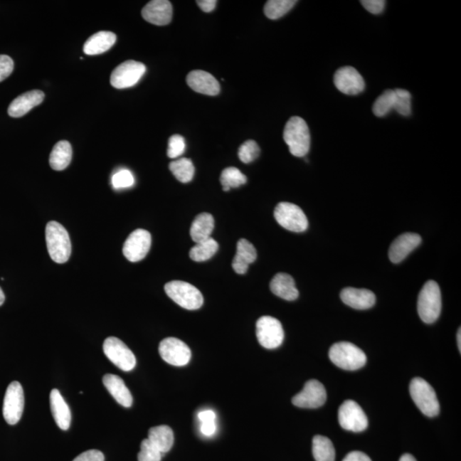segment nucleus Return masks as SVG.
<instances>
[{"label":"nucleus","mask_w":461,"mask_h":461,"mask_svg":"<svg viewBox=\"0 0 461 461\" xmlns=\"http://www.w3.org/2000/svg\"><path fill=\"white\" fill-rule=\"evenodd\" d=\"M46 240L51 260L59 264L67 263L71 255V241L63 226L57 221L48 222L46 228Z\"/></svg>","instance_id":"1"},{"label":"nucleus","mask_w":461,"mask_h":461,"mask_svg":"<svg viewBox=\"0 0 461 461\" xmlns=\"http://www.w3.org/2000/svg\"><path fill=\"white\" fill-rule=\"evenodd\" d=\"M284 140L293 156L305 157L309 152L311 137L304 120L298 117L290 118L285 127Z\"/></svg>","instance_id":"2"},{"label":"nucleus","mask_w":461,"mask_h":461,"mask_svg":"<svg viewBox=\"0 0 461 461\" xmlns=\"http://www.w3.org/2000/svg\"><path fill=\"white\" fill-rule=\"evenodd\" d=\"M441 310L442 296L439 285L433 280L426 282L418 295V315L423 322L431 324L438 319Z\"/></svg>","instance_id":"3"},{"label":"nucleus","mask_w":461,"mask_h":461,"mask_svg":"<svg viewBox=\"0 0 461 461\" xmlns=\"http://www.w3.org/2000/svg\"><path fill=\"white\" fill-rule=\"evenodd\" d=\"M329 357L333 364L348 371L360 369L366 362L365 353L349 341H340L333 344L329 351Z\"/></svg>","instance_id":"4"},{"label":"nucleus","mask_w":461,"mask_h":461,"mask_svg":"<svg viewBox=\"0 0 461 461\" xmlns=\"http://www.w3.org/2000/svg\"><path fill=\"white\" fill-rule=\"evenodd\" d=\"M165 292L178 305L188 310H196L203 304L198 289L185 281L174 280L165 285Z\"/></svg>","instance_id":"5"},{"label":"nucleus","mask_w":461,"mask_h":461,"mask_svg":"<svg viewBox=\"0 0 461 461\" xmlns=\"http://www.w3.org/2000/svg\"><path fill=\"white\" fill-rule=\"evenodd\" d=\"M409 391L414 403L425 416L438 415L440 407L437 394L425 380L420 378H413L410 383Z\"/></svg>","instance_id":"6"},{"label":"nucleus","mask_w":461,"mask_h":461,"mask_svg":"<svg viewBox=\"0 0 461 461\" xmlns=\"http://www.w3.org/2000/svg\"><path fill=\"white\" fill-rule=\"evenodd\" d=\"M275 218L282 228L294 233L305 232L309 226L304 212L297 205L282 202L275 209Z\"/></svg>","instance_id":"7"},{"label":"nucleus","mask_w":461,"mask_h":461,"mask_svg":"<svg viewBox=\"0 0 461 461\" xmlns=\"http://www.w3.org/2000/svg\"><path fill=\"white\" fill-rule=\"evenodd\" d=\"M256 337L265 349L280 347L283 343L285 332L280 322L271 316H263L256 322Z\"/></svg>","instance_id":"8"},{"label":"nucleus","mask_w":461,"mask_h":461,"mask_svg":"<svg viewBox=\"0 0 461 461\" xmlns=\"http://www.w3.org/2000/svg\"><path fill=\"white\" fill-rule=\"evenodd\" d=\"M105 354L109 360L124 371H130L136 366L134 354L122 340L110 337L102 345Z\"/></svg>","instance_id":"9"},{"label":"nucleus","mask_w":461,"mask_h":461,"mask_svg":"<svg viewBox=\"0 0 461 461\" xmlns=\"http://www.w3.org/2000/svg\"><path fill=\"white\" fill-rule=\"evenodd\" d=\"M147 67L144 64L134 60H128L120 64L110 76V84L117 89L134 87L142 78Z\"/></svg>","instance_id":"10"},{"label":"nucleus","mask_w":461,"mask_h":461,"mask_svg":"<svg viewBox=\"0 0 461 461\" xmlns=\"http://www.w3.org/2000/svg\"><path fill=\"white\" fill-rule=\"evenodd\" d=\"M24 392L19 382L14 381L8 386L4 396L3 416L9 425H16L23 416Z\"/></svg>","instance_id":"11"},{"label":"nucleus","mask_w":461,"mask_h":461,"mask_svg":"<svg viewBox=\"0 0 461 461\" xmlns=\"http://www.w3.org/2000/svg\"><path fill=\"white\" fill-rule=\"evenodd\" d=\"M339 424L344 430L361 433L369 426V420L364 411L356 401H345L339 410Z\"/></svg>","instance_id":"12"},{"label":"nucleus","mask_w":461,"mask_h":461,"mask_svg":"<svg viewBox=\"0 0 461 461\" xmlns=\"http://www.w3.org/2000/svg\"><path fill=\"white\" fill-rule=\"evenodd\" d=\"M152 245V235L144 229H137L127 238L123 255L131 263H138L147 255Z\"/></svg>","instance_id":"13"},{"label":"nucleus","mask_w":461,"mask_h":461,"mask_svg":"<svg viewBox=\"0 0 461 461\" xmlns=\"http://www.w3.org/2000/svg\"><path fill=\"white\" fill-rule=\"evenodd\" d=\"M159 354L164 361L175 366H184L190 362L191 351L183 341L168 337L159 344Z\"/></svg>","instance_id":"14"},{"label":"nucleus","mask_w":461,"mask_h":461,"mask_svg":"<svg viewBox=\"0 0 461 461\" xmlns=\"http://www.w3.org/2000/svg\"><path fill=\"white\" fill-rule=\"evenodd\" d=\"M327 401V391L318 380L312 379L305 383L302 391L292 398L293 405L302 408H318Z\"/></svg>","instance_id":"15"},{"label":"nucleus","mask_w":461,"mask_h":461,"mask_svg":"<svg viewBox=\"0 0 461 461\" xmlns=\"http://www.w3.org/2000/svg\"><path fill=\"white\" fill-rule=\"evenodd\" d=\"M334 84L341 92L346 95H357L365 89V81L356 68L343 67L334 75Z\"/></svg>","instance_id":"16"},{"label":"nucleus","mask_w":461,"mask_h":461,"mask_svg":"<svg viewBox=\"0 0 461 461\" xmlns=\"http://www.w3.org/2000/svg\"><path fill=\"white\" fill-rule=\"evenodd\" d=\"M143 18L157 26L168 25L172 21L173 6L168 0H153L143 8Z\"/></svg>","instance_id":"17"},{"label":"nucleus","mask_w":461,"mask_h":461,"mask_svg":"<svg viewBox=\"0 0 461 461\" xmlns=\"http://www.w3.org/2000/svg\"><path fill=\"white\" fill-rule=\"evenodd\" d=\"M422 242L417 233H407L400 235L391 243L388 250V258L393 263H399L407 258Z\"/></svg>","instance_id":"18"},{"label":"nucleus","mask_w":461,"mask_h":461,"mask_svg":"<svg viewBox=\"0 0 461 461\" xmlns=\"http://www.w3.org/2000/svg\"><path fill=\"white\" fill-rule=\"evenodd\" d=\"M186 83L194 91L204 95L216 96L221 91V85L218 80L206 71L190 72L186 77Z\"/></svg>","instance_id":"19"},{"label":"nucleus","mask_w":461,"mask_h":461,"mask_svg":"<svg viewBox=\"0 0 461 461\" xmlns=\"http://www.w3.org/2000/svg\"><path fill=\"white\" fill-rule=\"evenodd\" d=\"M45 100V93L40 90H33L15 98L8 108L11 117L19 118L28 114L34 107L40 105Z\"/></svg>","instance_id":"20"},{"label":"nucleus","mask_w":461,"mask_h":461,"mask_svg":"<svg viewBox=\"0 0 461 461\" xmlns=\"http://www.w3.org/2000/svg\"><path fill=\"white\" fill-rule=\"evenodd\" d=\"M340 296L346 305L359 310L369 309L376 302L374 293L366 289L345 288L341 290Z\"/></svg>","instance_id":"21"},{"label":"nucleus","mask_w":461,"mask_h":461,"mask_svg":"<svg viewBox=\"0 0 461 461\" xmlns=\"http://www.w3.org/2000/svg\"><path fill=\"white\" fill-rule=\"evenodd\" d=\"M258 252L252 243L245 238H241L237 243V253L233 260V268L238 275H245L250 264L255 262Z\"/></svg>","instance_id":"22"},{"label":"nucleus","mask_w":461,"mask_h":461,"mask_svg":"<svg viewBox=\"0 0 461 461\" xmlns=\"http://www.w3.org/2000/svg\"><path fill=\"white\" fill-rule=\"evenodd\" d=\"M50 404L55 424L60 429L67 430L70 426L71 412L61 393L57 388H54L51 392Z\"/></svg>","instance_id":"23"},{"label":"nucleus","mask_w":461,"mask_h":461,"mask_svg":"<svg viewBox=\"0 0 461 461\" xmlns=\"http://www.w3.org/2000/svg\"><path fill=\"white\" fill-rule=\"evenodd\" d=\"M102 383L120 405L124 408H130L132 404V396L122 378L117 375L106 374L102 378Z\"/></svg>","instance_id":"24"},{"label":"nucleus","mask_w":461,"mask_h":461,"mask_svg":"<svg viewBox=\"0 0 461 461\" xmlns=\"http://www.w3.org/2000/svg\"><path fill=\"white\" fill-rule=\"evenodd\" d=\"M271 292L285 300L294 301L299 296L293 277L287 273H277L271 281Z\"/></svg>","instance_id":"25"},{"label":"nucleus","mask_w":461,"mask_h":461,"mask_svg":"<svg viewBox=\"0 0 461 461\" xmlns=\"http://www.w3.org/2000/svg\"><path fill=\"white\" fill-rule=\"evenodd\" d=\"M117 41V36L112 32L100 31L90 37L84 45V53L89 55H98L109 51Z\"/></svg>","instance_id":"26"},{"label":"nucleus","mask_w":461,"mask_h":461,"mask_svg":"<svg viewBox=\"0 0 461 461\" xmlns=\"http://www.w3.org/2000/svg\"><path fill=\"white\" fill-rule=\"evenodd\" d=\"M213 228H215V220L211 213H202L195 218L192 222L190 234L196 243L207 240L211 238Z\"/></svg>","instance_id":"27"},{"label":"nucleus","mask_w":461,"mask_h":461,"mask_svg":"<svg viewBox=\"0 0 461 461\" xmlns=\"http://www.w3.org/2000/svg\"><path fill=\"white\" fill-rule=\"evenodd\" d=\"M148 439L158 450L165 454L172 448L174 435L169 426L159 425L149 429Z\"/></svg>","instance_id":"28"},{"label":"nucleus","mask_w":461,"mask_h":461,"mask_svg":"<svg viewBox=\"0 0 461 461\" xmlns=\"http://www.w3.org/2000/svg\"><path fill=\"white\" fill-rule=\"evenodd\" d=\"M73 149L70 142L66 140L59 141L51 152L50 166L51 168L62 171L68 168L72 160Z\"/></svg>","instance_id":"29"},{"label":"nucleus","mask_w":461,"mask_h":461,"mask_svg":"<svg viewBox=\"0 0 461 461\" xmlns=\"http://www.w3.org/2000/svg\"><path fill=\"white\" fill-rule=\"evenodd\" d=\"M313 455L315 461H335L336 452L331 440L323 435H315Z\"/></svg>","instance_id":"30"},{"label":"nucleus","mask_w":461,"mask_h":461,"mask_svg":"<svg viewBox=\"0 0 461 461\" xmlns=\"http://www.w3.org/2000/svg\"><path fill=\"white\" fill-rule=\"evenodd\" d=\"M218 248V243L215 239L211 238L207 240L196 243L190 250V258L195 262L202 263L213 258L216 255Z\"/></svg>","instance_id":"31"},{"label":"nucleus","mask_w":461,"mask_h":461,"mask_svg":"<svg viewBox=\"0 0 461 461\" xmlns=\"http://www.w3.org/2000/svg\"><path fill=\"white\" fill-rule=\"evenodd\" d=\"M169 169L179 181L188 183L192 181L195 174V166L188 158H181L171 162Z\"/></svg>","instance_id":"32"},{"label":"nucleus","mask_w":461,"mask_h":461,"mask_svg":"<svg viewBox=\"0 0 461 461\" xmlns=\"http://www.w3.org/2000/svg\"><path fill=\"white\" fill-rule=\"evenodd\" d=\"M297 1L294 0H269L265 4L264 14L267 18L277 20L287 14Z\"/></svg>","instance_id":"33"},{"label":"nucleus","mask_w":461,"mask_h":461,"mask_svg":"<svg viewBox=\"0 0 461 461\" xmlns=\"http://www.w3.org/2000/svg\"><path fill=\"white\" fill-rule=\"evenodd\" d=\"M247 178L240 170L234 166H229L222 171L221 183L224 191H230L231 188H237L245 185Z\"/></svg>","instance_id":"34"},{"label":"nucleus","mask_w":461,"mask_h":461,"mask_svg":"<svg viewBox=\"0 0 461 461\" xmlns=\"http://www.w3.org/2000/svg\"><path fill=\"white\" fill-rule=\"evenodd\" d=\"M396 93L393 90H387L376 100L373 111L376 117H383L395 110Z\"/></svg>","instance_id":"35"},{"label":"nucleus","mask_w":461,"mask_h":461,"mask_svg":"<svg viewBox=\"0 0 461 461\" xmlns=\"http://www.w3.org/2000/svg\"><path fill=\"white\" fill-rule=\"evenodd\" d=\"M201 421V433L206 437H212L216 433V414L212 410H204L198 413Z\"/></svg>","instance_id":"36"},{"label":"nucleus","mask_w":461,"mask_h":461,"mask_svg":"<svg viewBox=\"0 0 461 461\" xmlns=\"http://www.w3.org/2000/svg\"><path fill=\"white\" fill-rule=\"evenodd\" d=\"M396 93L395 110L403 117H408L412 112L411 94L404 89L394 90Z\"/></svg>","instance_id":"37"},{"label":"nucleus","mask_w":461,"mask_h":461,"mask_svg":"<svg viewBox=\"0 0 461 461\" xmlns=\"http://www.w3.org/2000/svg\"><path fill=\"white\" fill-rule=\"evenodd\" d=\"M260 148L254 140H247L238 149V157L243 164H250L259 157Z\"/></svg>","instance_id":"38"},{"label":"nucleus","mask_w":461,"mask_h":461,"mask_svg":"<svg viewBox=\"0 0 461 461\" xmlns=\"http://www.w3.org/2000/svg\"><path fill=\"white\" fill-rule=\"evenodd\" d=\"M162 452L157 450L149 439L143 440L140 445V451L138 455V461H161Z\"/></svg>","instance_id":"39"},{"label":"nucleus","mask_w":461,"mask_h":461,"mask_svg":"<svg viewBox=\"0 0 461 461\" xmlns=\"http://www.w3.org/2000/svg\"><path fill=\"white\" fill-rule=\"evenodd\" d=\"M112 186L115 189H124V188H129L134 185V175L127 169H122L115 173L112 179Z\"/></svg>","instance_id":"40"},{"label":"nucleus","mask_w":461,"mask_h":461,"mask_svg":"<svg viewBox=\"0 0 461 461\" xmlns=\"http://www.w3.org/2000/svg\"><path fill=\"white\" fill-rule=\"evenodd\" d=\"M186 149L185 139L179 134L170 137L169 140L168 157L169 158H177L181 157Z\"/></svg>","instance_id":"41"},{"label":"nucleus","mask_w":461,"mask_h":461,"mask_svg":"<svg viewBox=\"0 0 461 461\" xmlns=\"http://www.w3.org/2000/svg\"><path fill=\"white\" fill-rule=\"evenodd\" d=\"M14 70V62L7 55H0V83L8 78Z\"/></svg>","instance_id":"42"},{"label":"nucleus","mask_w":461,"mask_h":461,"mask_svg":"<svg viewBox=\"0 0 461 461\" xmlns=\"http://www.w3.org/2000/svg\"><path fill=\"white\" fill-rule=\"evenodd\" d=\"M361 3L367 11L374 15L382 13L386 4L383 0H363Z\"/></svg>","instance_id":"43"},{"label":"nucleus","mask_w":461,"mask_h":461,"mask_svg":"<svg viewBox=\"0 0 461 461\" xmlns=\"http://www.w3.org/2000/svg\"><path fill=\"white\" fill-rule=\"evenodd\" d=\"M73 461H105V455L100 450H91L83 452Z\"/></svg>","instance_id":"44"},{"label":"nucleus","mask_w":461,"mask_h":461,"mask_svg":"<svg viewBox=\"0 0 461 461\" xmlns=\"http://www.w3.org/2000/svg\"><path fill=\"white\" fill-rule=\"evenodd\" d=\"M343 461H371V460L364 452L353 451L346 455Z\"/></svg>","instance_id":"45"},{"label":"nucleus","mask_w":461,"mask_h":461,"mask_svg":"<svg viewBox=\"0 0 461 461\" xmlns=\"http://www.w3.org/2000/svg\"><path fill=\"white\" fill-rule=\"evenodd\" d=\"M196 4L203 11L211 12L215 10L217 1L216 0H198Z\"/></svg>","instance_id":"46"},{"label":"nucleus","mask_w":461,"mask_h":461,"mask_svg":"<svg viewBox=\"0 0 461 461\" xmlns=\"http://www.w3.org/2000/svg\"><path fill=\"white\" fill-rule=\"evenodd\" d=\"M399 461H417L412 455L406 454L401 457Z\"/></svg>","instance_id":"47"},{"label":"nucleus","mask_w":461,"mask_h":461,"mask_svg":"<svg viewBox=\"0 0 461 461\" xmlns=\"http://www.w3.org/2000/svg\"><path fill=\"white\" fill-rule=\"evenodd\" d=\"M4 300H6V296H4L3 290L0 287V306L4 304Z\"/></svg>","instance_id":"48"},{"label":"nucleus","mask_w":461,"mask_h":461,"mask_svg":"<svg viewBox=\"0 0 461 461\" xmlns=\"http://www.w3.org/2000/svg\"><path fill=\"white\" fill-rule=\"evenodd\" d=\"M461 333L460 328L459 329L458 333H457V344H458V347L460 352L461 351V341H460Z\"/></svg>","instance_id":"49"}]
</instances>
